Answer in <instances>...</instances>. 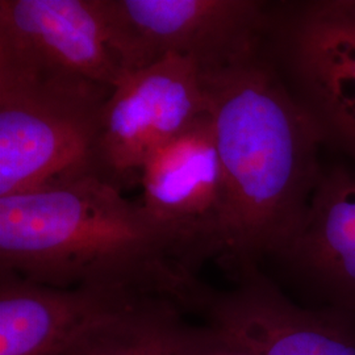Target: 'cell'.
Returning <instances> with one entry per match:
<instances>
[{"label":"cell","instance_id":"1","mask_svg":"<svg viewBox=\"0 0 355 355\" xmlns=\"http://www.w3.org/2000/svg\"><path fill=\"white\" fill-rule=\"evenodd\" d=\"M202 73L228 198L217 263L233 278L274 259L297 234L322 175L324 142L266 40L240 61Z\"/></svg>","mask_w":355,"mask_h":355},{"label":"cell","instance_id":"2","mask_svg":"<svg viewBox=\"0 0 355 355\" xmlns=\"http://www.w3.org/2000/svg\"><path fill=\"white\" fill-rule=\"evenodd\" d=\"M0 271L161 296L184 312H196L207 286L141 202L95 175L0 198Z\"/></svg>","mask_w":355,"mask_h":355},{"label":"cell","instance_id":"3","mask_svg":"<svg viewBox=\"0 0 355 355\" xmlns=\"http://www.w3.org/2000/svg\"><path fill=\"white\" fill-rule=\"evenodd\" d=\"M111 92L83 78L0 67V198L95 175Z\"/></svg>","mask_w":355,"mask_h":355},{"label":"cell","instance_id":"4","mask_svg":"<svg viewBox=\"0 0 355 355\" xmlns=\"http://www.w3.org/2000/svg\"><path fill=\"white\" fill-rule=\"evenodd\" d=\"M266 49L324 146L355 162L353 0L270 3Z\"/></svg>","mask_w":355,"mask_h":355},{"label":"cell","instance_id":"5","mask_svg":"<svg viewBox=\"0 0 355 355\" xmlns=\"http://www.w3.org/2000/svg\"><path fill=\"white\" fill-rule=\"evenodd\" d=\"M125 76L177 55L214 71L265 45L270 3L258 0H104Z\"/></svg>","mask_w":355,"mask_h":355},{"label":"cell","instance_id":"6","mask_svg":"<svg viewBox=\"0 0 355 355\" xmlns=\"http://www.w3.org/2000/svg\"><path fill=\"white\" fill-rule=\"evenodd\" d=\"M207 112L203 73L177 55L124 76L105 103L95 175L121 189L142 167Z\"/></svg>","mask_w":355,"mask_h":355},{"label":"cell","instance_id":"7","mask_svg":"<svg viewBox=\"0 0 355 355\" xmlns=\"http://www.w3.org/2000/svg\"><path fill=\"white\" fill-rule=\"evenodd\" d=\"M140 183L141 203L195 274L207 261L221 258L228 198L208 112L153 155Z\"/></svg>","mask_w":355,"mask_h":355},{"label":"cell","instance_id":"8","mask_svg":"<svg viewBox=\"0 0 355 355\" xmlns=\"http://www.w3.org/2000/svg\"><path fill=\"white\" fill-rule=\"evenodd\" d=\"M0 67L112 89L125 76L104 0H0Z\"/></svg>","mask_w":355,"mask_h":355},{"label":"cell","instance_id":"9","mask_svg":"<svg viewBox=\"0 0 355 355\" xmlns=\"http://www.w3.org/2000/svg\"><path fill=\"white\" fill-rule=\"evenodd\" d=\"M236 287H207L198 313L248 355H355V318L291 300L259 266L233 277Z\"/></svg>","mask_w":355,"mask_h":355},{"label":"cell","instance_id":"10","mask_svg":"<svg viewBox=\"0 0 355 355\" xmlns=\"http://www.w3.org/2000/svg\"><path fill=\"white\" fill-rule=\"evenodd\" d=\"M272 261L308 305L355 318V162L324 166L302 228Z\"/></svg>","mask_w":355,"mask_h":355},{"label":"cell","instance_id":"11","mask_svg":"<svg viewBox=\"0 0 355 355\" xmlns=\"http://www.w3.org/2000/svg\"><path fill=\"white\" fill-rule=\"evenodd\" d=\"M145 296L153 295L57 288L0 271V355H62Z\"/></svg>","mask_w":355,"mask_h":355},{"label":"cell","instance_id":"12","mask_svg":"<svg viewBox=\"0 0 355 355\" xmlns=\"http://www.w3.org/2000/svg\"><path fill=\"white\" fill-rule=\"evenodd\" d=\"M184 311L161 296H145L89 331L62 355H167L173 320Z\"/></svg>","mask_w":355,"mask_h":355},{"label":"cell","instance_id":"13","mask_svg":"<svg viewBox=\"0 0 355 355\" xmlns=\"http://www.w3.org/2000/svg\"><path fill=\"white\" fill-rule=\"evenodd\" d=\"M167 355H248L237 343L214 327H192L182 313L173 320L167 334Z\"/></svg>","mask_w":355,"mask_h":355},{"label":"cell","instance_id":"14","mask_svg":"<svg viewBox=\"0 0 355 355\" xmlns=\"http://www.w3.org/2000/svg\"><path fill=\"white\" fill-rule=\"evenodd\" d=\"M353 3H354V6H355V0H353Z\"/></svg>","mask_w":355,"mask_h":355}]
</instances>
